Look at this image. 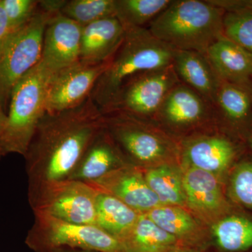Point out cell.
Instances as JSON below:
<instances>
[{
  "label": "cell",
  "mask_w": 252,
  "mask_h": 252,
  "mask_svg": "<svg viewBox=\"0 0 252 252\" xmlns=\"http://www.w3.org/2000/svg\"><path fill=\"white\" fill-rule=\"evenodd\" d=\"M104 127L103 113L91 97L75 108L46 113L24 156L28 193L68 180Z\"/></svg>",
  "instance_id": "1"
},
{
  "label": "cell",
  "mask_w": 252,
  "mask_h": 252,
  "mask_svg": "<svg viewBox=\"0 0 252 252\" xmlns=\"http://www.w3.org/2000/svg\"><path fill=\"white\" fill-rule=\"evenodd\" d=\"M124 28L122 44L109 60L91 94V98L102 112L130 78L172 63L173 49L158 40L147 28Z\"/></svg>",
  "instance_id": "2"
},
{
  "label": "cell",
  "mask_w": 252,
  "mask_h": 252,
  "mask_svg": "<svg viewBox=\"0 0 252 252\" xmlns=\"http://www.w3.org/2000/svg\"><path fill=\"white\" fill-rule=\"evenodd\" d=\"M224 11L209 1L174 0L147 29L172 49L207 50L223 34Z\"/></svg>",
  "instance_id": "3"
},
{
  "label": "cell",
  "mask_w": 252,
  "mask_h": 252,
  "mask_svg": "<svg viewBox=\"0 0 252 252\" xmlns=\"http://www.w3.org/2000/svg\"><path fill=\"white\" fill-rule=\"evenodd\" d=\"M53 74L39 63L15 84L1 140L2 157L9 154L24 157L46 114V94Z\"/></svg>",
  "instance_id": "4"
},
{
  "label": "cell",
  "mask_w": 252,
  "mask_h": 252,
  "mask_svg": "<svg viewBox=\"0 0 252 252\" xmlns=\"http://www.w3.org/2000/svg\"><path fill=\"white\" fill-rule=\"evenodd\" d=\"M54 16L38 7L32 18L11 32L0 46V103L4 109L15 84L40 61L44 32Z\"/></svg>",
  "instance_id": "5"
},
{
  "label": "cell",
  "mask_w": 252,
  "mask_h": 252,
  "mask_svg": "<svg viewBox=\"0 0 252 252\" xmlns=\"http://www.w3.org/2000/svg\"><path fill=\"white\" fill-rule=\"evenodd\" d=\"M26 245L34 252L59 249H80L99 252H125L117 239L96 225L77 224L45 214L34 213Z\"/></svg>",
  "instance_id": "6"
},
{
  "label": "cell",
  "mask_w": 252,
  "mask_h": 252,
  "mask_svg": "<svg viewBox=\"0 0 252 252\" xmlns=\"http://www.w3.org/2000/svg\"><path fill=\"white\" fill-rule=\"evenodd\" d=\"M97 190L89 184L65 180L28 193L34 213L45 214L77 224L95 225Z\"/></svg>",
  "instance_id": "7"
},
{
  "label": "cell",
  "mask_w": 252,
  "mask_h": 252,
  "mask_svg": "<svg viewBox=\"0 0 252 252\" xmlns=\"http://www.w3.org/2000/svg\"><path fill=\"white\" fill-rule=\"evenodd\" d=\"M172 63L126 81L102 113L119 112L154 122L167 94L180 84Z\"/></svg>",
  "instance_id": "8"
},
{
  "label": "cell",
  "mask_w": 252,
  "mask_h": 252,
  "mask_svg": "<svg viewBox=\"0 0 252 252\" xmlns=\"http://www.w3.org/2000/svg\"><path fill=\"white\" fill-rule=\"evenodd\" d=\"M104 126L123 154L133 162L154 163L171 157L172 144L151 121L119 112L103 114Z\"/></svg>",
  "instance_id": "9"
},
{
  "label": "cell",
  "mask_w": 252,
  "mask_h": 252,
  "mask_svg": "<svg viewBox=\"0 0 252 252\" xmlns=\"http://www.w3.org/2000/svg\"><path fill=\"white\" fill-rule=\"evenodd\" d=\"M108 62L100 64L78 62L53 74L46 94V113L64 112L84 103L91 97Z\"/></svg>",
  "instance_id": "10"
},
{
  "label": "cell",
  "mask_w": 252,
  "mask_h": 252,
  "mask_svg": "<svg viewBox=\"0 0 252 252\" xmlns=\"http://www.w3.org/2000/svg\"><path fill=\"white\" fill-rule=\"evenodd\" d=\"M82 26L61 14L52 16L44 32L39 63L55 74L79 62Z\"/></svg>",
  "instance_id": "11"
},
{
  "label": "cell",
  "mask_w": 252,
  "mask_h": 252,
  "mask_svg": "<svg viewBox=\"0 0 252 252\" xmlns=\"http://www.w3.org/2000/svg\"><path fill=\"white\" fill-rule=\"evenodd\" d=\"M216 119L210 102L181 82L167 94L154 122L176 130H185Z\"/></svg>",
  "instance_id": "12"
},
{
  "label": "cell",
  "mask_w": 252,
  "mask_h": 252,
  "mask_svg": "<svg viewBox=\"0 0 252 252\" xmlns=\"http://www.w3.org/2000/svg\"><path fill=\"white\" fill-rule=\"evenodd\" d=\"M89 185L99 191L116 197L140 214L163 205L147 185L140 169L131 164L118 168Z\"/></svg>",
  "instance_id": "13"
},
{
  "label": "cell",
  "mask_w": 252,
  "mask_h": 252,
  "mask_svg": "<svg viewBox=\"0 0 252 252\" xmlns=\"http://www.w3.org/2000/svg\"><path fill=\"white\" fill-rule=\"evenodd\" d=\"M183 155L190 167L220 175L234 166L238 144L224 135H200L185 142Z\"/></svg>",
  "instance_id": "14"
},
{
  "label": "cell",
  "mask_w": 252,
  "mask_h": 252,
  "mask_svg": "<svg viewBox=\"0 0 252 252\" xmlns=\"http://www.w3.org/2000/svg\"><path fill=\"white\" fill-rule=\"evenodd\" d=\"M213 107L216 119L245 143L252 131V84L222 81Z\"/></svg>",
  "instance_id": "15"
},
{
  "label": "cell",
  "mask_w": 252,
  "mask_h": 252,
  "mask_svg": "<svg viewBox=\"0 0 252 252\" xmlns=\"http://www.w3.org/2000/svg\"><path fill=\"white\" fill-rule=\"evenodd\" d=\"M182 177L186 205L194 212L221 218L232 211L216 175L190 167Z\"/></svg>",
  "instance_id": "16"
},
{
  "label": "cell",
  "mask_w": 252,
  "mask_h": 252,
  "mask_svg": "<svg viewBox=\"0 0 252 252\" xmlns=\"http://www.w3.org/2000/svg\"><path fill=\"white\" fill-rule=\"evenodd\" d=\"M105 126L96 135L68 180L92 183L128 165Z\"/></svg>",
  "instance_id": "17"
},
{
  "label": "cell",
  "mask_w": 252,
  "mask_h": 252,
  "mask_svg": "<svg viewBox=\"0 0 252 252\" xmlns=\"http://www.w3.org/2000/svg\"><path fill=\"white\" fill-rule=\"evenodd\" d=\"M124 36L125 28L117 17L104 18L82 27L79 62L87 64L108 62Z\"/></svg>",
  "instance_id": "18"
},
{
  "label": "cell",
  "mask_w": 252,
  "mask_h": 252,
  "mask_svg": "<svg viewBox=\"0 0 252 252\" xmlns=\"http://www.w3.org/2000/svg\"><path fill=\"white\" fill-rule=\"evenodd\" d=\"M172 65L181 82L213 105L222 80L215 72L206 54L173 49Z\"/></svg>",
  "instance_id": "19"
},
{
  "label": "cell",
  "mask_w": 252,
  "mask_h": 252,
  "mask_svg": "<svg viewBox=\"0 0 252 252\" xmlns=\"http://www.w3.org/2000/svg\"><path fill=\"white\" fill-rule=\"evenodd\" d=\"M206 56L222 81L252 84V54L224 36L209 48Z\"/></svg>",
  "instance_id": "20"
},
{
  "label": "cell",
  "mask_w": 252,
  "mask_h": 252,
  "mask_svg": "<svg viewBox=\"0 0 252 252\" xmlns=\"http://www.w3.org/2000/svg\"><path fill=\"white\" fill-rule=\"evenodd\" d=\"M140 215L116 197L97 190L95 225L119 242L133 228Z\"/></svg>",
  "instance_id": "21"
},
{
  "label": "cell",
  "mask_w": 252,
  "mask_h": 252,
  "mask_svg": "<svg viewBox=\"0 0 252 252\" xmlns=\"http://www.w3.org/2000/svg\"><path fill=\"white\" fill-rule=\"evenodd\" d=\"M125 252H170L181 245L175 237L141 214L133 228L120 241Z\"/></svg>",
  "instance_id": "22"
},
{
  "label": "cell",
  "mask_w": 252,
  "mask_h": 252,
  "mask_svg": "<svg viewBox=\"0 0 252 252\" xmlns=\"http://www.w3.org/2000/svg\"><path fill=\"white\" fill-rule=\"evenodd\" d=\"M215 243L221 252H244L252 248V218L230 212L212 228Z\"/></svg>",
  "instance_id": "23"
},
{
  "label": "cell",
  "mask_w": 252,
  "mask_h": 252,
  "mask_svg": "<svg viewBox=\"0 0 252 252\" xmlns=\"http://www.w3.org/2000/svg\"><path fill=\"white\" fill-rule=\"evenodd\" d=\"M149 220L164 231L175 237L181 245L194 249L200 245L201 240L196 234V223L183 209L171 205H162L145 213Z\"/></svg>",
  "instance_id": "24"
},
{
  "label": "cell",
  "mask_w": 252,
  "mask_h": 252,
  "mask_svg": "<svg viewBox=\"0 0 252 252\" xmlns=\"http://www.w3.org/2000/svg\"><path fill=\"white\" fill-rule=\"evenodd\" d=\"M144 179L163 205L186 204L183 177L176 167L162 165L147 170Z\"/></svg>",
  "instance_id": "25"
},
{
  "label": "cell",
  "mask_w": 252,
  "mask_h": 252,
  "mask_svg": "<svg viewBox=\"0 0 252 252\" xmlns=\"http://www.w3.org/2000/svg\"><path fill=\"white\" fill-rule=\"evenodd\" d=\"M172 0H115L116 17L124 28H146Z\"/></svg>",
  "instance_id": "26"
},
{
  "label": "cell",
  "mask_w": 252,
  "mask_h": 252,
  "mask_svg": "<svg viewBox=\"0 0 252 252\" xmlns=\"http://www.w3.org/2000/svg\"><path fill=\"white\" fill-rule=\"evenodd\" d=\"M61 14L84 27L116 17L115 0H67Z\"/></svg>",
  "instance_id": "27"
},
{
  "label": "cell",
  "mask_w": 252,
  "mask_h": 252,
  "mask_svg": "<svg viewBox=\"0 0 252 252\" xmlns=\"http://www.w3.org/2000/svg\"><path fill=\"white\" fill-rule=\"evenodd\" d=\"M223 34L252 54V9L245 8L225 12Z\"/></svg>",
  "instance_id": "28"
},
{
  "label": "cell",
  "mask_w": 252,
  "mask_h": 252,
  "mask_svg": "<svg viewBox=\"0 0 252 252\" xmlns=\"http://www.w3.org/2000/svg\"><path fill=\"white\" fill-rule=\"evenodd\" d=\"M228 190L233 203L252 210V160H240L232 167Z\"/></svg>",
  "instance_id": "29"
},
{
  "label": "cell",
  "mask_w": 252,
  "mask_h": 252,
  "mask_svg": "<svg viewBox=\"0 0 252 252\" xmlns=\"http://www.w3.org/2000/svg\"><path fill=\"white\" fill-rule=\"evenodd\" d=\"M1 1L9 20L11 32L27 23L39 7V1L35 0H1Z\"/></svg>",
  "instance_id": "30"
},
{
  "label": "cell",
  "mask_w": 252,
  "mask_h": 252,
  "mask_svg": "<svg viewBox=\"0 0 252 252\" xmlns=\"http://www.w3.org/2000/svg\"><path fill=\"white\" fill-rule=\"evenodd\" d=\"M67 0H43L39 1V9L51 15L61 14Z\"/></svg>",
  "instance_id": "31"
},
{
  "label": "cell",
  "mask_w": 252,
  "mask_h": 252,
  "mask_svg": "<svg viewBox=\"0 0 252 252\" xmlns=\"http://www.w3.org/2000/svg\"><path fill=\"white\" fill-rule=\"evenodd\" d=\"M11 32L9 20L0 0V46Z\"/></svg>",
  "instance_id": "32"
},
{
  "label": "cell",
  "mask_w": 252,
  "mask_h": 252,
  "mask_svg": "<svg viewBox=\"0 0 252 252\" xmlns=\"http://www.w3.org/2000/svg\"><path fill=\"white\" fill-rule=\"evenodd\" d=\"M6 124H7V114L5 113L4 107L0 103V158L3 157L1 154V140L4 135Z\"/></svg>",
  "instance_id": "33"
},
{
  "label": "cell",
  "mask_w": 252,
  "mask_h": 252,
  "mask_svg": "<svg viewBox=\"0 0 252 252\" xmlns=\"http://www.w3.org/2000/svg\"><path fill=\"white\" fill-rule=\"evenodd\" d=\"M170 252H199L198 250L194 249L188 248V247L184 246V245H179L177 248L172 250Z\"/></svg>",
  "instance_id": "34"
},
{
  "label": "cell",
  "mask_w": 252,
  "mask_h": 252,
  "mask_svg": "<svg viewBox=\"0 0 252 252\" xmlns=\"http://www.w3.org/2000/svg\"><path fill=\"white\" fill-rule=\"evenodd\" d=\"M50 252H99L93 250H80V249H59Z\"/></svg>",
  "instance_id": "35"
},
{
  "label": "cell",
  "mask_w": 252,
  "mask_h": 252,
  "mask_svg": "<svg viewBox=\"0 0 252 252\" xmlns=\"http://www.w3.org/2000/svg\"><path fill=\"white\" fill-rule=\"evenodd\" d=\"M245 144H248L249 148H250V151H251L252 153V131L251 133L250 134V135L248 136V139H247Z\"/></svg>",
  "instance_id": "36"
},
{
  "label": "cell",
  "mask_w": 252,
  "mask_h": 252,
  "mask_svg": "<svg viewBox=\"0 0 252 252\" xmlns=\"http://www.w3.org/2000/svg\"><path fill=\"white\" fill-rule=\"evenodd\" d=\"M248 8L249 9H252V0L248 1Z\"/></svg>",
  "instance_id": "37"
}]
</instances>
